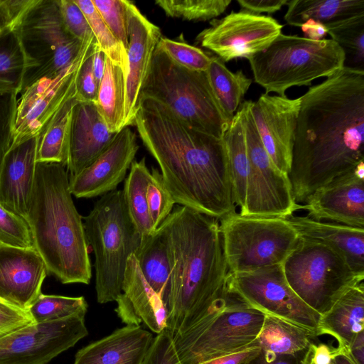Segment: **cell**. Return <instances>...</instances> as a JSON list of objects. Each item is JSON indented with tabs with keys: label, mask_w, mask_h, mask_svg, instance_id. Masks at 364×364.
<instances>
[{
	"label": "cell",
	"mask_w": 364,
	"mask_h": 364,
	"mask_svg": "<svg viewBox=\"0 0 364 364\" xmlns=\"http://www.w3.org/2000/svg\"><path fill=\"white\" fill-rule=\"evenodd\" d=\"M364 162V71L343 67L301 96L288 178L294 200Z\"/></svg>",
	"instance_id": "cell-1"
},
{
	"label": "cell",
	"mask_w": 364,
	"mask_h": 364,
	"mask_svg": "<svg viewBox=\"0 0 364 364\" xmlns=\"http://www.w3.org/2000/svg\"><path fill=\"white\" fill-rule=\"evenodd\" d=\"M134 124L176 203L219 220L236 213L223 139L189 126L150 98L139 99Z\"/></svg>",
	"instance_id": "cell-2"
},
{
	"label": "cell",
	"mask_w": 364,
	"mask_h": 364,
	"mask_svg": "<svg viewBox=\"0 0 364 364\" xmlns=\"http://www.w3.org/2000/svg\"><path fill=\"white\" fill-rule=\"evenodd\" d=\"M173 257L166 328L174 336L191 326L228 289V268L219 220L185 206L160 225Z\"/></svg>",
	"instance_id": "cell-3"
},
{
	"label": "cell",
	"mask_w": 364,
	"mask_h": 364,
	"mask_svg": "<svg viewBox=\"0 0 364 364\" xmlns=\"http://www.w3.org/2000/svg\"><path fill=\"white\" fill-rule=\"evenodd\" d=\"M66 166L37 162L26 218L48 274L63 284H89L92 268L82 217L73 203Z\"/></svg>",
	"instance_id": "cell-4"
},
{
	"label": "cell",
	"mask_w": 364,
	"mask_h": 364,
	"mask_svg": "<svg viewBox=\"0 0 364 364\" xmlns=\"http://www.w3.org/2000/svg\"><path fill=\"white\" fill-rule=\"evenodd\" d=\"M82 221L88 247L95 258L97 300L100 304L115 301L122 292L128 259L135 254L141 241L122 191L102 196Z\"/></svg>",
	"instance_id": "cell-5"
},
{
	"label": "cell",
	"mask_w": 364,
	"mask_h": 364,
	"mask_svg": "<svg viewBox=\"0 0 364 364\" xmlns=\"http://www.w3.org/2000/svg\"><path fill=\"white\" fill-rule=\"evenodd\" d=\"M141 97L161 103L189 126L219 139L231 122L222 111L206 73L177 65L157 47Z\"/></svg>",
	"instance_id": "cell-6"
},
{
	"label": "cell",
	"mask_w": 364,
	"mask_h": 364,
	"mask_svg": "<svg viewBox=\"0 0 364 364\" xmlns=\"http://www.w3.org/2000/svg\"><path fill=\"white\" fill-rule=\"evenodd\" d=\"M264 316V313L247 304L228 284L225 294L205 316L173 336L181 363L200 364L257 344Z\"/></svg>",
	"instance_id": "cell-7"
},
{
	"label": "cell",
	"mask_w": 364,
	"mask_h": 364,
	"mask_svg": "<svg viewBox=\"0 0 364 364\" xmlns=\"http://www.w3.org/2000/svg\"><path fill=\"white\" fill-rule=\"evenodd\" d=\"M255 82L265 93L285 96L294 86H309L344 65L345 55L332 39L313 41L280 33L267 48L247 59Z\"/></svg>",
	"instance_id": "cell-8"
},
{
	"label": "cell",
	"mask_w": 364,
	"mask_h": 364,
	"mask_svg": "<svg viewBox=\"0 0 364 364\" xmlns=\"http://www.w3.org/2000/svg\"><path fill=\"white\" fill-rule=\"evenodd\" d=\"M219 222L229 274L282 264L300 239L284 218L234 213Z\"/></svg>",
	"instance_id": "cell-9"
},
{
	"label": "cell",
	"mask_w": 364,
	"mask_h": 364,
	"mask_svg": "<svg viewBox=\"0 0 364 364\" xmlns=\"http://www.w3.org/2000/svg\"><path fill=\"white\" fill-rule=\"evenodd\" d=\"M282 267L291 289L321 316L364 279L333 248L301 237Z\"/></svg>",
	"instance_id": "cell-10"
},
{
	"label": "cell",
	"mask_w": 364,
	"mask_h": 364,
	"mask_svg": "<svg viewBox=\"0 0 364 364\" xmlns=\"http://www.w3.org/2000/svg\"><path fill=\"white\" fill-rule=\"evenodd\" d=\"M14 31L28 63L21 92L40 79L58 75L95 40L82 43L67 32L58 0H38Z\"/></svg>",
	"instance_id": "cell-11"
},
{
	"label": "cell",
	"mask_w": 364,
	"mask_h": 364,
	"mask_svg": "<svg viewBox=\"0 0 364 364\" xmlns=\"http://www.w3.org/2000/svg\"><path fill=\"white\" fill-rule=\"evenodd\" d=\"M228 281L230 288L252 307L265 315L288 320L317 333L321 315L291 289L282 264L247 272L228 273Z\"/></svg>",
	"instance_id": "cell-12"
},
{
	"label": "cell",
	"mask_w": 364,
	"mask_h": 364,
	"mask_svg": "<svg viewBox=\"0 0 364 364\" xmlns=\"http://www.w3.org/2000/svg\"><path fill=\"white\" fill-rule=\"evenodd\" d=\"M247 100L246 146L250 164V185L244 215L285 218L298 210L288 176L273 164L258 134Z\"/></svg>",
	"instance_id": "cell-13"
},
{
	"label": "cell",
	"mask_w": 364,
	"mask_h": 364,
	"mask_svg": "<svg viewBox=\"0 0 364 364\" xmlns=\"http://www.w3.org/2000/svg\"><path fill=\"white\" fill-rule=\"evenodd\" d=\"M87 334L83 316L33 323L0 338V364H47Z\"/></svg>",
	"instance_id": "cell-14"
},
{
	"label": "cell",
	"mask_w": 364,
	"mask_h": 364,
	"mask_svg": "<svg viewBox=\"0 0 364 364\" xmlns=\"http://www.w3.org/2000/svg\"><path fill=\"white\" fill-rule=\"evenodd\" d=\"M283 25L272 17L245 11L214 19L197 37L198 43L223 62L250 58L263 51L282 33Z\"/></svg>",
	"instance_id": "cell-15"
},
{
	"label": "cell",
	"mask_w": 364,
	"mask_h": 364,
	"mask_svg": "<svg viewBox=\"0 0 364 364\" xmlns=\"http://www.w3.org/2000/svg\"><path fill=\"white\" fill-rule=\"evenodd\" d=\"M95 41L86 46L73 65L58 75L40 79L21 92L18 99L11 146L38 136L62 105L75 95L78 68Z\"/></svg>",
	"instance_id": "cell-16"
},
{
	"label": "cell",
	"mask_w": 364,
	"mask_h": 364,
	"mask_svg": "<svg viewBox=\"0 0 364 364\" xmlns=\"http://www.w3.org/2000/svg\"><path fill=\"white\" fill-rule=\"evenodd\" d=\"M301 107V97L262 94L250 112L260 140L275 166L288 176Z\"/></svg>",
	"instance_id": "cell-17"
},
{
	"label": "cell",
	"mask_w": 364,
	"mask_h": 364,
	"mask_svg": "<svg viewBox=\"0 0 364 364\" xmlns=\"http://www.w3.org/2000/svg\"><path fill=\"white\" fill-rule=\"evenodd\" d=\"M298 209L314 220L364 228V162L316 189Z\"/></svg>",
	"instance_id": "cell-18"
},
{
	"label": "cell",
	"mask_w": 364,
	"mask_h": 364,
	"mask_svg": "<svg viewBox=\"0 0 364 364\" xmlns=\"http://www.w3.org/2000/svg\"><path fill=\"white\" fill-rule=\"evenodd\" d=\"M138 149L136 134L129 127H124L90 165L69 177L71 194L77 198H92L115 191L124 181Z\"/></svg>",
	"instance_id": "cell-19"
},
{
	"label": "cell",
	"mask_w": 364,
	"mask_h": 364,
	"mask_svg": "<svg viewBox=\"0 0 364 364\" xmlns=\"http://www.w3.org/2000/svg\"><path fill=\"white\" fill-rule=\"evenodd\" d=\"M127 73L124 127L134 124L141 90L149 70L153 53L161 37L160 28L149 21L129 1H127Z\"/></svg>",
	"instance_id": "cell-20"
},
{
	"label": "cell",
	"mask_w": 364,
	"mask_h": 364,
	"mask_svg": "<svg viewBox=\"0 0 364 364\" xmlns=\"http://www.w3.org/2000/svg\"><path fill=\"white\" fill-rule=\"evenodd\" d=\"M46 265L34 247L0 245V300L27 311L41 294Z\"/></svg>",
	"instance_id": "cell-21"
},
{
	"label": "cell",
	"mask_w": 364,
	"mask_h": 364,
	"mask_svg": "<svg viewBox=\"0 0 364 364\" xmlns=\"http://www.w3.org/2000/svg\"><path fill=\"white\" fill-rule=\"evenodd\" d=\"M38 136L11 146L0 166V204L26 220L32 197Z\"/></svg>",
	"instance_id": "cell-22"
},
{
	"label": "cell",
	"mask_w": 364,
	"mask_h": 364,
	"mask_svg": "<svg viewBox=\"0 0 364 364\" xmlns=\"http://www.w3.org/2000/svg\"><path fill=\"white\" fill-rule=\"evenodd\" d=\"M116 134L109 131L94 102L78 101L72 111L68 133L69 176L77 175L90 165L110 145Z\"/></svg>",
	"instance_id": "cell-23"
},
{
	"label": "cell",
	"mask_w": 364,
	"mask_h": 364,
	"mask_svg": "<svg viewBox=\"0 0 364 364\" xmlns=\"http://www.w3.org/2000/svg\"><path fill=\"white\" fill-rule=\"evenodd\" d=\"M115 301V311L125 324L139 326L143 322L157 334L166 328V308L146 282L134 255L128 259L122 292Z\"/></svg>",
	"instance_id": "cell-24"
},
{
	"label": "cell",
	"mask_w": 364,
	"mask_h": 364,
	"mask_svg": "<svg viewBox=\"0 0 364 364\" xmlns=\"http://www.w3.org/2000/svg\"><path fill=\"white\" fill-rule=\"evenodd\" d=\"M153 340L140 326L126 325L80 349L73 364H142Z\"/></svg>",
	"instance_id": "cell-25"
},
{
	"label": "cell",
	"mask_w": 364,
	"mask_h": 364,
	"mask_svg": "<svg viewBox=\"0 0 364 364\" xmlns=\"http://www.w3.org/2000/svg\"><path fill=\"white\" fill-rule=\"evenodd\" d=\"M284 218L296 230L299 237L333 248L355 272L364 275V228L294 214Z\"/></svg>",
	"instance_id": "cell-26"
},
{
	"label": "cell",
	"mask_w": 364,
	"mask_h": 364,
	"mask_svg": "<svg viewBox=\"0 0 364 364\" xmlns=\"http://www.w3.org/2000/svg\"><path fill=\"white\" fill-rule=\"evenodd\" d=\"M363 282L346 292L321 316L318 336L330 335L338 342V348L348 351L355 338L364 332Z\"/></svg>",
	"instance_id": "cell-27"
},
{
	"label": "cell",
	"mask_w": 364,
	"mask_h": 364,
	"mask_svg": "<svg viewBox=\"0 0 364 364\" xmlns=\"http://www.w3.org/2000/svg\"><path fill=\"white\" fill-rule=\"evenodd\" d=\"M134 255L146 282L160 297L167 311L171 290L173 257L164 229L159 226L142 237Z\"/></svg>",
	"instance_id": "cell-28"
},
{
	"label": "cell",
	"mask_w": 364,
	"mask_h": 364,
	"mask_svg": "<svg viewBox=\"0 0 364 364\" xmlns=\"http://www.w3.org/2000/svg\"><path fill=\"white\" fill-rule=\"evenodd\" d=\"M246 107L247 100L241 103L223 137L228 157L234 200L242 215L247 210L250 185V164L245 129Z\"/></svg>",
	"instance_id": "cell-29"
},
{
	"label": "cell",
	"mask_w": 364,
	"mask_h": 364,
	"mask_svg": "<svg viewBox=\"0 0 364 364\" xmlns=\"http://www.w3.org/2000/svg\"><path fill=\"white\" fill-rule=\"evenodd\" d=\"M316 331L288 320L265 315L257 342L263 352L303 356L315 338Z\"/></svg>",
	"instance_id": "cell-30"
},
{
	"label": "cell",
	"mask_w": 364,
	"mask_h": 364,
	"mask_svg": "<svg viewBox=\"0 0 364 364\" xmlns=\"http://www.w3.org/2000/svg\"><path fill=\"white\" fill-rule=\"evenodd\" d=\"M287 5L284 19L298 27L309 19L327 25L364 15V0H289Z\"/></svg>",
	"instance_id": "cell-31"
},
{
	"label": "cell",
	"mask_w": 364,
	"mask_h": 364,
	"mask_svg": "<svg viewBox=\"0 0 364 364\" xmlns=\"http://www.w3.org/2000/svg\"><path fill=\"white\" fill-rule=\"evenodd\" d=\"M125 80L123 70L107 57L95 105L107 129L116 134L124 128Z\"/></svg>",
	"instance_id": "cell-32"
},
{
	"label": "cell",
	"mask_w": 364,
	"mask_h": 364,
	"mask_svg": "<svg viewBox=\"0 0 364 364\" xmlns=\"http://www.w3.org/2000/svg\"><path fill=\"white\" fill-rule=\"evenodd\" d=\"M75 95L67 100L38 135L36 162L58 163L66 166L68 141Z\"/></svg>",
	"instance_id": "cell-33"
},
{
	"label": "cell",
	"mask_w": 364,
	"mask_h": 364,
	"mask_svg": "<svg viewBox=\"0 0 364 364\" xmlns=\"http://www.w3.org/2000/svg\"><path fill=\"white\" fill-rule=\"evenodd\" d=\"M206 75L214 95L225 115L231 121L252 80L242 70L230 71L220 58L211 56Z\"/></svg>",
	"instance_id": "cell-34"
},
{
	"label": "cell",
	"mask_w": 364,
	"mask_h": 364,
	"mask_svg": "<svg viewBox=\"0 0 364 364\" xmlns=\"http://www.w3.org/2000/svg\"><path fill=\"white\" fill-rule=\"evenodd\" d=\"M2 28L0 32V95L18 94L22 90L28 63L17 33Z\"/></svg>",
	"instance_id": "cell-35"
},
{
	"label": "cell",
	"mask_w": 364,
	"mask_h": 364,
	"mask_svg": "<svg viewBox=\"0 0 364 364\" xmlns=\"http://www.w3.org/2000/svg\"><path fill=\"white\" fill-rule=\"evenodd\" d=\"M151 171L145 158L134 161L122 190L131 219L141 237L154 231L146 200V188Z\"/></svg>",
	"instance_id": "cell-36"
},
{
	"label": "cell",
	"mask_w": 364,
	"mask_h": 364,
	"mask_svg": "<svg viewBox=\"0 0 364 364\" xmlns=\"http://www.w3.org/2000/svg\"><path fill=\"white\" fill-rule=\"evenodd\" d=\"M345 55L343 67L364 71V15L325 25Z\"/></svg>",
	"instance_id": "cell-37"
},
{
	"label": "cell",
	"mask_w": 364,
	"mask_h": 364,
	"mask_svg": "<svg viewBox=\"0 0 364 364\" xmlns=\"http://www.w3.org/2000/svg\"><path fill=\"white\" fill-rule=\"evenodd\" d=\"M87 307L83 296L70 297L41 293L27 311L34 323H41L73 316L85 317Z\"/></svg>",
	"instance_id": "cell-38"
},
{
	"label": "cell",
	"mask_w": 364,
	"mask_h": 364,
	"mask_svg": "<svg viewBox=\"0 0 364 364\" xmlns=\"http://www.w3.org/2000/svg\"><path fill=\"white\" fill-rule=\"evenodd\" d=\"M84 14L96 43L106 57L119 67L125 77L127 73V55L123 45L107 26L92 0H74Z\"/></svg>",
	"instance_id": "cell-39"
},
{
	"label": "cell",
	"mask_w": 364,
	"mask_h": 364,
	"mask_svg": "<svg viewBox=\"0 0 364 364\" xmlns=\"http://www.w3.org/2000/svg\"><path fill=\"white\" fill-rule=\"evenodd\" d=\"M231 0H157L155 4L166 16L188 21H204L221 15Z\"/></svg>",
	"instance_id": "cell-40"
},
{
	"label": "cell",
	"mask_w": 364,
	"mask_h": 364,
	"mask_svg": "<svg viewBox=\"0 0 364 364\" xmlns=\"http://www.w3.org/2000/svg\"><path fill=\"white\" fill-rule=\"evenodd\" d=\"M156 47L175 63L190 70L206 72L211 61L208 53L183 41L161 36Z\"/></svg>",
	"instance_id": "cell-41"
},
{
	"label": "cell",
	"mask_w": 364,
	"mask_h": 364,
	"mask_svg": "<svg viewBox=\"0 0 364 364\" xmlns=\"http://www.w3.org/2000/svg\"><path fill=\"white\" fill-rule=\"evenodd\" d=\"M148 210L153 228L156 230L173 209L175 203L166 187L161 172L152 168L146 188Z\"/></svg>",
	"instance_id": "cell-42"
},
{
	"label": "cell",
	"mask_w": 364,
	"mask_h": 364,
	"mask_svg": "<svg viewBox=\"0 0 364 364\" xmlns=\"http://www.w3.org/2000/svg\"><path fill=\"white\" fill-rule=\"evenodd\" d=\"M0 244L21 248L34 247L31 233L26 220L1 204Z\"/></svg>",
	"instance_id": "cell-43"
},
{
	"label": "cell",
	"mask_w": 364,
	"mask_h": 364,
	"mask_svg": "<svg viewBox=\"0 0 364 364\" xmlns=\"http://www.w3.org/2000/svg\"><path fill=\"white\" fill-rule=\"evenodd\" d=\"M101 18L114 36L123 45L128 46L127 29L126 0H92Z\"/></svg>",
	"instance_id": "cell-44"
},
{
	"label": "cell",
	"mask_w": 364,
	"mask_h": 364,
	"mask_svg": "<svg viewBox=\"0 0 364 364\" xmlns=\"http://www.w3.org/2000/svg\"><path fill=\"white\" fill-rule=\"evenodd\" d=\"M58 2L67 32L82 43L95 39L84 14L74 0H58Z\"/></svg>",
	"instance_id": "cell-45"
},
{
	"label": "cell",
	"mask_w": 364,
	"mask_h": 364,
	"mask_svg": "<svg viewBox=\"0 0 364 364\" xmlns=\"http://www.w3.org/2000/svg\"><path fill=\"white\" fill-rule=\"evenodd\" d=\"M18 95H0V166L12 144Z\"/></svg>",
	"instance_id": "cell-46"
},
{
	"label": "cell",
	"mask_w": 364,
	"mask_h": 364,
	"mask_svg": "<svg viewBox=\"0 0 364 364\" xmlns=\"http://www.w3.org/2000/svg\"><path fill=\"white\" fill-rule=\"evenodd\" d=\"M80 65L75 80V97L79 102L95 103L99 85L92 71L94 44Z\"/></svg>",
	"instance_id": "cell-47"
},
{
	"label": "cell",
	"mask_w": 364,
	"mask_h": 364,
	"mask_svg": "<svg viewBox=\"0 0 364 364\" xmlns=\"http://www.w3.org/2000/svg\"><path fill=\"white\" fill-rule=\"evenodd\" d=\"M142 364H182L176 351L173 336L166 328L154 338Z\"/></svg>",
	"instance_id": "cell-48"
},
{
	"label": "cell",
	"mask_w": 364,
	"mask_h": 364,
	"mask_svg": "<svg viewBox=\"0 0 364 364\" xmlns=\"http://www.w3.org/2000/svg\"><path fill=\"white\" fill-rule=\"evenodd\" d=\"M38 0H0V26L14 30Z\"/></svg>",
	"instance_id": "cell-49"
},
{
	"label": "cell",
	"mask_w": 364,
	"mask_h": 364,
	"mask_svg": "<svg viewBox=\"0 0 364 364\" xmlns=\"http://www.w3.org/2000/svg\"><path fill=\"white\" fill-rule=\"evenodd\" d=\"M33 323L28 311L0 300V338Z\"/></svg>",
	"instance_id": "cell-50"
},
{
	"label": "cell",
	"mask_w": 364,
	"mask_h": 364,
	"mask_svg": "<svg viewBox=\"0 0 364 364\" xmlns=\"http://www.w3.org/2000/svg\"><path fill=\"white\" fill-rule=\"evenodd\" d=\"M336 348L326 343H311L301 358V364H334Z\"/></svg>",
	"instance_id": "cell-51"
},
{
	"label": "cell",
	"mask_w": 364,
	"mask_h": 364,
	"mask_svg": "<svg viewBox=\"0 0 364 364\" xmlns=\"http://www.w3.org/2000/svg\"><path fill=\"white\" fill-rule=\"evenodd\" d=\"M289 0H237L241 11L261 15L274 14L287 4Z\"/></svg>",
	"instance_id": "cell-52"
},
{
	"label": "cell",
	"mask_w": 364,
	"mask_h": 364,
	"mask_svg": "<svg viewBox=\"0 0 364 364\" xmlns=\"http://www.w3.org/2000/svg\"><path fill=\"white\" fill-rule=\"evenodd\" d=\"M260 352L258 343L242 350L224 355L200 364H245Z\"/></svg>",
	"instance_id": "cell-53"
},
{
	"label": "cell",
	"mask_w": 364,
	"mask_h": 364,
	"mask_svg": "<svg viewBox=\"0 0 364 364\" xmlns=\"http://www.w3.org/2000/svg\"><path fill=\"white\" fill-rule=\"evenodd\" d=\"M303 357V356H302ZM301 356L260 352L245 364H301Z\"/></svg>",
	"instance_id": "cell-54"
},
{
	"label": "cell",
	"mask_w": 364,
	"mask_h": 364,
	"mask_svg": "<svg viewBox=\"0 0 364 364\" xmlns=\"http://www.w3.org/2000/svg\"><path fill=\"white\" fill-rule=\"evenodd\" d=\"M300 27L304 38L310 40L320 41L324 39L328 34V30L324 24L312 19L307 20Z\"/></svg>",
	"instance_id": "cell-55"
},
{
	"label": "cell",
	"mask_w": 364,
	"mask_h": 364,
	"mask_svg": "<svg viewBox=\"0 0 364 364\" xmlns=\"http://www.w3.org/2000/svg\"><path fill=\"white\" fill-rule=\"evenodd\" d=\"M106 55L98 47L96 42L94 44L92 53V71L98 85L100 84L105 72Z\"/></svg>",
	"instance_id": "cell-56"
},
{
	"label": "cell",
	"mask_w": 364,
	"mask_h": 364,
	"mask_svg": "<svg viewBox=\"0 0 364 364\" xmlns=\"http://www.w3.org/2000/svg\"><path fill=\"white\" fill-rule=\"evenodd\" d=\"M348 352L357 364H363L364 332L360 333L355 338Z\"/></svg>",
	"instance_id": "cell-57"
},
{
	"label": "cell",
	"mask_w": 364,
	"mask_h": 364,
	"mask_svg": "<svg viewBox=\"0 0 364 364\" xmlns=\"http://www.w3.org/2000/svg\"><path fill=\"white\" fill-rule=\"evenodd\" d=\"M334 364H357L348 351H343L336 348V352L333 356Z\"/></svg>",
	"instance_id": "cell-58"
},
{
	"label": "cell",
	"mask_w": 364,
	"mask_h": 364,
	"mask_svg": "<svg viewBox=\"0 0 364 364\" xmlns=\"http://www.w3.org/2000/svg\"><path fill=\"white\" fill-rule=\"evenodd\" d=\"M1 30H2V28H1V26H0V32L1 31Z\"/></svg>",
	"instance_id": "cell-59"
},
{
	"label": "cell",
	"mask_w": 364,
	"mask_h": 364,
	"mask_svg": "<svg viewBox=\"0 0 364 364\" xmlns=\"http://www.w3.org/2000/svg\"><path fill=\"white\" fill-rule=\"evenodd\" d=\"M1 245V244H0Z\"/></svg>",
	"instance_id": "cell-60"
}]
</instances>
